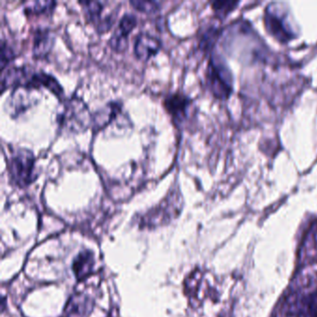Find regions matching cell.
Segmentation results:
<instances>
[{"label":"cell","instance_id":"obj_3","mask_svg":"<svg viewBox=\"0 0 317 317\" xmlns=\"http://www.w3.org/2000/svg\"><path fill=\"white\" fill-rule=\"evenodd\" d=\"M208 86L215 97L227 99L232 92V76L224 63L214 57L210 59L207 73Z\"/></svg>","mask_w":317,"mask_h":317},{"label":"cell","instance_id":"obj_18","mask_svg":"<svg viewBox=\"0 0 317 317\" xmlns=\"http://www.w3.org/2000/svg\"><path fill=\"white\" fill-rule=\"evenodd\" d=\"M15 57L14 50L5 40H2L1 42V59H0V66H1L2 72H4L7 65L10 63V61H13Z\"/></svg>","mask_w":317,"mask_h":317},{"label":"cell","instance_id":"obj_8","mask_svg":"<svg viewBox=\"0 0 317 317\" xmlns=\"http://www.w3.org/2000/svg\"><path fill=\"white\" fill-rule=\"evenodd\" d=\"M122 104L119 102H108L92 116V127L95 132L106 128L122 116Z\"/></svg>","mask_w":317,"mask_h":317},{"label":"cell","instance_id":"obj_17","mask_svg":"<svg viewBox=\"0 0 317 317\" xmlns=\"http://www.w3.org/2000/svg\"><path fill=\"white\" fill-rule=\"evenodd\" d=\"M92 266V257L89 254L87 255H81L77 259L75 263V271L77 273V277H83L88 274Z\"/></svg>","mask_w":317,"mask_h":317},{"label":"cell","instance_id":"obj_4","mask_svg":"<svg viewBox=\"0 0 317 317\" xmlns=\"http://www.w3.org/2000/svg\"><path fill=\"white\" fill-rule=\"evenodd\" d=\"M82 6L87 20L95 26L96 31L99 33L107 32L112 28V25L116 20V12H112L110 15L102 16L105 10L106 2L102 1H80L78 2Z\"/></svg>","mask_w":317,"mask_h":317},{"label":"cell","instance_id":"obj_14","mask_svg":"<svg viewBox=\"0 0 317 317\" xmlns=\"http://www.w3.org/2000/svg\"><path fill=\"white\" fill-rule=\"evenodd\" d=\"M56 6L55 1H33L26 2L25 6V12L30 15H39L44 13H51Z\"/></svg>","mask_w":317,"mask_h":317},{"label":"cell","instance_id":"obj_15","mask_svg":"<svg viewBox=\"0 0 317 317\" xmlns=\"http://www.w3.org/2000/svg\"><path fill=\"white\" fill-rule=\"evenodd\" d=\"M215 13L220 18H224L229 14L232 10L235 9V7L239 4L237 1H213L210 3Z\"/></svg>","mask_w":317,"mask_h":317},{"label":"cell","instance_id":"obj_16","mask_svg":"<svg viewBox=\"0 0 317 317\" xmlns=\"http://www.w3.org/2000/svg\"><path fill=\"white\" fill-rule=\"evenodd\" d=\"M129 3L135 10L147 14L156 13L161 9V3L156 1H130Z\"/></svg>","mask_w":317,"mask_h":317},{"label":"cell","instance_id":"obj_12","mask_svg":"<svg viewBox=\"0 0 317 317\" xmlns=\"http://www.w3.org/2000/svg\"><path fill=\"white\" fill-rule=\"evenodd\" d=\"M26 86L39 89L40 87H45L53 93L57 98L61 99L63 97V88L56 78L47 74L45 72H34L31 76L29 81Z\"/></svg>","mask_w":317,"mask_h":317},{"label":"cell","instance_id":"obj_5","mask_svg":"<svg viewBox=\"0 0 317 317\" xmlns=\"http://www.w3.org/2000/svg\"><path fill=\"white\" fill-rule=\"evenodd\" d=\"M37 90L38 89L27 86L13 88L7 101V112H9L12 118H17L21 112H26L37 102V97H39L37 96Z\"/></svg>","mask_w":317,"mask_h":317},{"label":"cell","instance_id":"obj_1","mask_svg":"<svg viewBox=\"0 0 317 317\" xmlns=\"http://www.w3.org/2000/svg\"><path fill=\"white\" fill-rule=\"evenodd\" d=\"M92 116L81 98L73 96L64 100L57 111L56 121L61 132L77 134L92 126Z\"/></svg>","mask_w":317,"mask_h":317},{"label":"cell","instance_id":"obj_7","mask_svg":"<svg viewBox=\"0 0 317 317\" xmlns=\"http://www.w3.org/2000/svg\"><path fill=\"white\" fill-rule=\"evenodd\" d=\"M137 26V18L131 13H126L119 20L118 28L114 31L109 40L111 49L117 52H124L127 50L128 36Z\"/></svg>","mask_w":317,"mask_h":317},{"label":"cell","instance_id":"obj_9","mask_svg":"<svg viewBox=\"0 0 317 317\" xmlns=\"http://www.w3.org/2000/svg\"><path fill=\"white\" fill-rule=\"evenodd\" d=\"M161 47L162 43L157 37L148 33H141L135 40L134 53L139 60L147 61L158 53Z\"/></svg>","mask_w":317,"mask_h":317},{"label":"cell","instance_id":"obj_6","mask_svg":"<svg viewBox=\"0 0 317 317\" xmlns=\"http://www.w3.org/2000/svg\"><path fill=\"white\" fill-rule=\"evenodd\" d=\"M190 105L191 100L180 92L169 94L164 101V106L178 128L182 127L188 118Z\"/></svg>","mask_w":317,"mask_h":317},{"label":"cell","instance_id":"obj_2","mask_svg":"<svg viewBox=\"0 0 317 317\" xmlns=\"http://www.w3.org/2000/svg\"><path fill=\"white\" fill-rule=\"evenodd\" d=\"M36 158L34 153L28 149H16L9 161V174L10 179L19 187L30 185L36 175L35 171Z\"/></svg>","mask_w":317,"mask_h":317},{"label":"cell","instance_id":"obj_19","mask_svg":"<svg viewBox=\"0 0 317 317\" xmlns=\"http://www.w3.org/2000/svg\"><path fill=\"white\" fill-rule=\"evenodd\" d=\"M306 314L308 317H317V293L309 297L306 303Z\"/></svg>","mask_w":317,"mask_h":317},{"label":"cell","instance_id":"obj_11","mask_svg":"<svg viewBox=\"0 0 317 317\" xmlns=\"http://www.w3.org/2000/svg\"><path fill=\"white\" fill-rule=\"evenodd\" d=\"M33 73L34 72L26 66L9 68L6 73H3L1 78L2 92H5L9 87L15 88L20 86H26Z\"/></svg>","mask_w":317,"mask_h":317},{"label":"cell","instance_id":"obj_10","mask_svg":"<svg viewBox=\"0 0 317 317\" xmlns=\"http://www.w3.org/2000/svg\"><path fill=\"white\" fill-rule=\"evenodd\" d=\"M52 31L48 28H38L35 31L33 41V56L38 60L45 59L51 53L54 44Z\"/></svg>","mask_w":317,"mask_h":317},{"label":"cell","instance_id":"obj_13","mask_svg":"<svg viewBox=\"0 0 317 317\" xmlns=\"http://www.w3.org/2000/svg\"><path fill=\"white\" fill-rule=\"evenodd\" d=\"M265 22L267 28L271 32V35L277 37L280 41L286 42L293 38V33L289 26L286 25L284 17L279 16L275 10H267L265 15Z\"/></svg>","mask_w":317,"mask_h":317}]
</instances>
